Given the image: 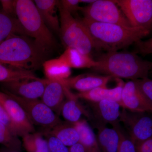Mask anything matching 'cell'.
<instances>
[{
    "mask_svg": "<svg viewBox=\"0 0 152 152\" xmlns=\"http://www.w3.org/2000/svg\"><path fill=\"white\" fill-rule=\"evenodd\" d=\"M80 20L89 32L96 48L105 49L108 52L126 48L141 40L151 32L145 28L100 23L85 18Z\"/></svg>",
    "mask_w": 152,
    "mask_h": 152,
    "instance_id": "cell-1",
    "label": "cell"
},
{
    "mask_svg": "<svg viewBox=\"0 0 152 152\" xmlns=\"http://www.w3.org/2000/svg\"><path fill=\"white\" fill-rule=\"evenodd\" d=\"M49 55L34 39L12 35L0 42V64L31 70L42 66Z\"/></svg>",
    "mask_w": 152,
    "mask_h": 152,
    "instance_id": "cell-2",
    "label": "cell"
},
{
    "mask_svg": "<svg viewBox=\"0 0 152 152\" xmlns=\"http://www.w3.org/2000/svg\"><path fill=\"white\" fill-rule=\"evenodd\" d=\"M95 70L107 76L132 80L148 77L152 63L142 59L134 53L108 52L96 61Z\"/></svg>",
    "mask_w": 152,
    "mask_h": 152,
    "instance_id": "cell-3",
    "label": "cell"
},
{
    "mask_svg": "<svg viewBox=\"0 0 152 152\" xmlns=\"http://www.w3.org/2000/svg\"><path fill=\"white\" fill-rule=\"evenodd\" d=\"M16 14L28 37L34 39L39 47L49 55L56 47V42L34 2L31 0H17Z\"/></svg>",
    "mask_w": 152,
    "mask_h": 152,
    "instance_id": "cell-4",
    "label": "cell"
},
{
    "mask_svg": "<svg viewBox=\"0 0 152 152\" xmlns=\"http://www.w3.org/2000/svg\"><path fill=\"white\" fill-rule=\"evenodd\" d=\"M60 15V31L62 40L66 48L75 49L90 56L96 46L88 29L80 19L58 7Z\"/></svg>",
    "mask_w": 152,
    "mask_h": 152,
    "instance_id": "cell-5",
    "label": "cell"
},
{
    "mask_svg": "<svg viewBox=\"0 0 152 152\" xmlns=\"http://www.w3.org/2000/svg\"><path fill=\"white\" fill-rule=\"evenodd\" d=\"M147 112H132L123 108L119 122L136 145L152 138V117Z\"/></svg>",
    "mask_w": 152,
    "mask_h": 152,
    "instance_id": "cell-6",
    "label": "cell"
},
{
    "mask_svg": "<svg viewBox=\"0 0 152 152\" xmlns=\"http://www.w3.org/2000/svg\"><path fill=\"white\" fill-rule=\"evenodd\" d=\"M80 11L83 12L85 18L91 20L131 27L113 0H96L86 7H81Z\"/></svg>",
    "mask_w": 152,
    "mask_h": 152,
    "instance_id": "cell-7",
    "label": "cell"
},
{
    "mask_svg": "<svg viewBox=\"0 0 152 152\" xmlns=\"http://www.w3.org/2000/svg\"><path fill=\"white\" fill-rule=\"evenodd\" d=\"M3 91L19 103L33 125L41 126L50 129L62 122L56 114L39 99H24Z\"/></svg>",
    "mask_w": 152,
    "mask_h": 152,
    "instance_id": "cell-8",
    "label": "cell"
},
{
    "mask_svg": "<svg viewBox=\"0 0 152 152\" xmlns=\"http://www.w3.org/2000/svg\"><path fill=\"white\" fill-rule=\"evenodd\" d=\"M132 27L151 30L152 23L151 0H114Z\"/></svg>",
    "mask_w": 152,
    "mask_h": 152,
    "instance_id": "cell-9",
    "label": "cell"
},
{
    "mask_svg": "<svg viewBox=\"0 0 152 152\" xmlns=\"http://www.w3.org/2000/svg\"><path fill=\"white\" fill-rule=\"evenodd\" d=\"M0 104L5 110L18 130L20 136L23 137L34 132V125L30 121L20 105L10 95L1 91Z\"/></svg>",
    "mask_w": 152,
    "mask_h": 152,
    "instance_id": "cell-10",
    "label": "cell"
},
{
    "mask_svg": "<svg viewBox=\"0 0 152 152\" xmlns=\"http://www.w3.org/2000/svg\"><path fill=\"white\" fill-rule=\"evenodd\" d=\"M48 82L47 79H24L2 83V91L29 99L41 98Z\"/></svg>",
    "mask_w": 152,
    "mask_h": 152,
    "instance_id": "cell-11",
    "label": "cell"
},
{
    "mask_svg": "<svg viewBox=\"0 0 152 152\" xmlns=\"http://www.w3.org/2000/svg\"><path fill=\"white\" fill-rule=\"evenodd\" d=\"M92 110L90 119L94 121V125H105L107 124L111 125L120 122L121 106L115 101L104 100L98 102H89Z\"/></svg>",
    "mask_w": 152,
    "mask_h": 152,
    "instance_id": "cell-12",
    "label": "cell"
},
{
    "mask_svg": "<svg viewBox=\"0 0 152 152\" xmlns=\"http://www.w3.org/2000/svg\"><path fill=\"white\" fill-rule=\"evenodd\" d=\"M121 106L132 112L152 111V104L142 94L134 80L130 81L124 84L121 95Z\"/></svg>",
    "mask_w": 152,
    "mask_h": 152,
    "instance_id": "cell-13",
    "label": "cell"
},
{
    "mask_svg": "<svg viewBox=\"0 0 152 152\" xmlns=\"http://www.w3.org/2000/svg\"><path fill=\"white\" fill-rule=\"evenodd\" d=\"M67 87L62 80H48L41 97V101L56 115L61 114L66 97Z\"/></svg>",
    "mask_w": 152,
    "mask_h": 152,
    "instance_id": "cell-14",
    "label": "cell"
},
{
    "mask_svg": "<svg viewBox=\"0 0 152 152\" xmlns=\"http://www.w3.org/2000/svg\"><path fill=\"white\" fill-rule=\"evenodd\" d=\"M112 78L110 76L83 75L62 80L68 88L74 89L80 91V93H82L88 91L99 87H106Z\"/></svg>",
    "mask_w": 152,
    "mask_h": 152,
    "instance_id": "cell-15",
    "label": "cell"
},
{
    "mask_svg": "<svg viewBox=\"0 0 152 152\" xmlns=\"http://www.w3.org/2000/svg\"><path fill=\"white\" fill-rule=\"evenodd\" d=\"M66 97L67 99L63 104L61 114L66 122L71 124L77 122L83 115L90 119L89 113L79 102L77 95L73 94L68 88L66 89Z\"/></svg>",
    "mask_w": 152,
    "mask_h": 152,
    "instance_id": "cell-16",
    "label": "cell"
},
{
    "mask_svg": "<svg viewBox=\"0 0 152 152\" xmlns=\"http://www.w3.org/2000/svg\"><path fill=\"white\" fill-rule=\"evenodd\" d=\"M124 84L122 81L119 80L118 84L113 88H107V87H99L88 91L79 93L77 95L79 98L84 99L89 102H95L109 100L115 101L121 105V95Z\"/></svg>",
    "mask_w": 152,
    "mask_h": 152,
    "instance_id": "cell-17",
    "label": "cell"
},
{
    "mask_svg": "<svg viewBox=\"0 0 152 152\" xmlns=\"http://www.w3.org/2000/svg\"><path fill=\"white\" fill-rule=\"evenodd\" d=\"M58 1L56 0H35L34 2L48 28L60 34V22L56 12Z\"/></svg>",
    "mask_w": 152,
    "mask_h": 152,
    "instance_id": "cell-18",
    "label": "cell"
},
{
    "mask_svg": "<svg viewBox=\"0 0 152 152\" xmlns=\"http://www.w3.org/2000/svg\"><path fill=\"white\" fill-rule=\"evenodd\" d=\"M98 129L96 137L99 149L102 152H117L119 137L116 130L105 125L95 126Z\"/></svg>",
    "mask_w": 152,
    "mask_h": 152,
    "instance_id": "cell-19",
    "label": "cell"
},
{
    "mask_svg": "<svg viewBox=\"0 0 152 152\" xmlns=\"http://www.w3.org/2000/svg\"><path fill=\"white\" fill-rule=\"evenodd\" d=\"M59 58L70 68H94L98 64L96 61L93 60L90 56L70 48H66Z\"/></svg>",
    "mask_w": 152,
    "mask_h": 152,
    "instance_id": "cell-20",
    "label": "cell"
},
{
    "mask_svg": "<svg viewBox=\"0 0 152 152\" xmlns=\"http://www.w3.org/2000/svg\"><path fill=\"white\" fill-rule=\"evenodd\" d=\"M46 132L56 137L67 147L72 146L79 142L77 132L73 124L68 122H62Z\"/></svg>",
    "mask_w": 152,
    "mask_h": 152,
    "instance_id": "cell-21",
    "label": "cell"
},
{
    "mask_svg": "<svg viewBox=\"0 0 152 152\" xmlns=\"http://www.w3.org/2000/svg\"><path fill=\"white\" fill-rule=\"evenodd\" d=\"M12 35L28 37L17 18L9 16L0 10V42Z\"/></svg>",
    "mask_w": 152,
    "mask_h": 152,
    "instance_id": "cell-22",
    "label": "cell"
},
{
    "mask_svg": "<svg viewBox=\"0 0 152 152\" xmlns=\"http://www.w3.org/2000/svg\"><path fill=\"white\" fill-rule=\"evenodd\" d=\"M44 72L48 80H63L70 75V68L64 64L59 58L46 60L42 65Z\"/></svg>",
    "mask_w": 152,
    "mask_h": 152,
    "instance_id": "cell-23",
    "label": "cell"
},
{
    "mask_svg": "<svg viewBox=\"0 0 152 152\" xmlns=\"http://www.w3.org/2000/svg\"><path fill=\"white\" fill-rule=\"evenodd\" d=\"M0 64V82L7 83L24 79L39 80L40 79L32 70L13 66L8 67Z\"/></svg>",
    "mask_w": 152,
    "mask_h": 152,
    "instance_id": "cell-24",
    "label": "cell"
},
{
    "mask_svg": "<svg viewBox=\"0 0 152 152\" xmlns=\"http://www.w3.org/2000/svg\"><path fill=\"white\" fill-rule=\"evenodd\" d=\"M72 124L78 134L79 143L88 150L98 146L94 133L86 120H80Z\"/></svg>",
    "mask_w": 152,
    "mask_h": 152,
    "instance_id": "cell-25",
    "label": "cell"
},
{
    "mask_svg": "<svg viewBox=\"0 0 152 152\" xmlns=\"http://www.w3.org/2000/svg\"><path fill=\"white\" fill-rule=\"evenodd\" d=\"M22 138V145L27 152H50L48 142L42 133H30Z\"/></svg>",
    "mask_w": 152,
    "mask_h": 152,
    "instance_id": "cell-26",
    "label": "cell"
},
{
    "mask_svg": "<svg viewBox=\"0 0 152 152\" xmlns=\"http://www.w3.org/2000/svg\"><path fill=\"white\" fill-rule=\"evenodd\" d=\"M18 137L7 127L0 123V144L4 147L10 150L20 151L22 142Z\"/></svg>",
    "mask_w": 152,
    "mask_h": 152,
    "instance_id": "cell-27",
    "label": "cell"
},
{
    "mask_svg": "<svg viewBox=\"0 0 152 152\" xmlns=\"http://www.w3.org/2000/svg\"><path fill=\"white\" fill-rule=\"evenodd\" d=\"M115 129L119 137L117 152H137L136 145L120 122L112 125Z\"/></svg>",
    "mask_w": 152,
    "mask_h": 152,
    "instance_id": "cell-28",
    "label": "cell"
},
{
    "mask_svg": "<svg viewBox=\"0 0 152 152\" xmlns=\"http://www.w3.org/2000/svg\"><path fill=\"white\" fill-rule=\"evenodd\" d=\"M136 84L142 94L152 104V81L148 77L135 80Z\"/></svg>",
    "mask_w": 152,
    "mask_h": 152,
    "instance_id": "cell-29",
    "label": "cell"
},
{
    "mask_svg": "<svg viewBox=\"0 0 152 152\" xmlns=\"http://www.w3.org/2000/svg\"><path fill=\"white\" fill-rule=\"evenodd\" d=\"M46 140L48 142L50 152H69V148L54 136L45 132Z\"/></svg>",
    "mask_w": 152,
    "mask_h": 152,
    "instance_id": "cell-30",
    "label": "cell"
},
{
    "mask_svg": "<svg viewBox=\"0 0 152 152\" xmlns=\"http://www.w3.org/2000/svg\"><path fill=\"white\" fill-rule=\"evenodd\" d=\"M0 123L4 125L14 134L18 136H20L18 130L8 114L6 112L2 106L0 104Z\"/></svg>",
    "mask_w": 152,
    "mask_h": 152,
    "instance_id": "cell-31",
    "label": "cell"
},
{
    "mask_svg": "<svg viewBox=\"0 0 152 152\" xmlns=\"http://www.w3.org/2000/svg\"><path fill=\"white\" fill-rule=\"evenodd\" d=\"M80 3V0H62L58 1V7L72 14L80 10L81 7L79 6Z\"/></svg>",
    "mask_w": 152,
    "mask_h": 152,
    "instance_id": "cell-32",
    "label": "cell"
},
{
    "mask_svg": "<svg viewBox=\"0 0 152 152\" xmlns=\"http://www.w3.org/2000/svg\"><path fill=\"white\" fill-rule=\"evenodd\" d=\"M0 3L3 12L9 16L17 18V0H1Z\"/></svg>",
    "mask_w": 152,
    "mask_h": 152,
    "instance_id": "cell-33",
    "label": "cell"
},
{
    "mask_svg": "<svg viewBox=\"0 0 152 152\" xmlns=\"http://www.w3.org/2000/svg\"><path fill=\"white\" fill-rule=\"evenodd\" d=\"M135 43L137 45V50L142 54H148L152 53L151 39L145 42L140 40Z\"/></svg>",
    "mask_w": 152,
    "mask_h": 152,
    "instance_id": "cell-34",
    "label": "cell"
},
{
    "mask_svg": "<svg viewBox=\"0 0 152 152\" xmlns=\"http://www.w3.org/2000/svg\"><path fill=\"white\" fill-rule=\"evenodd\" d=\"M136 147L137 152H152V138Z\"/></svg>",
    "mask_w": 152,
    "mask_h": 152,
    "instance_id": "cell-35",
    "label": "cell"
},
{
    "mask_svg": "<svg viewBox=\"0 0 152 152\" xmlns=\"http://www.w3.org/2000/svg\"><path fill=\"white\" fill-rule=\"evenodd\" d=\"M69 152H88V151L86 148L78 142L70 147Z\"/></svg>",
    "mask_w": 152,
    "mask_h": 152,
    "instance_id": "cell-36",
    "label": "cell"
},
{
    "mask_svg": "<svg viewBox=\"0 0 152 152\" xmlns=\"http://www.w3.org/2000/svg\"><path fill=\"white\" fill-rule=\"evenodd\" d=\"M0 152H20V151L10 150L9 149L7 148L4 147V148H2L1 150H0Z\"/></svg>",
    "mask_w": 152,
    "mask_h": 152,
    "instance_id": "cell-37",
    "label": "cell"
},
{
    "mask_svg": "<svg viewBox=\"0 0 152 152\" xmlns=\"http://www.w3.org/2000/svg\"><path fill=\"white\" fill-rule=\"evenodd\" d=\"M88 150V152H102L99 149L98 146Z\"/></svg>",
    "mask_w": 152,
    "mask_h": 152,
    "instance_id": "cell-38",
    "label": "cell"
},
{
    "mask_svg": "<svg viewBox=\"0 0 152 152\" xmlns=\"http://www.w3.org/2000/svg\"><path fill=\"white\" fill-rule=\"evenodd\" d=\"M96 0H80V3H89L91 4L94 2Z\"/></svg>",
    "mask_w": 152,
    "mask_h": 152,
    "instance_id": "cell-39",
    "label": "cell"
}]
</instances>
